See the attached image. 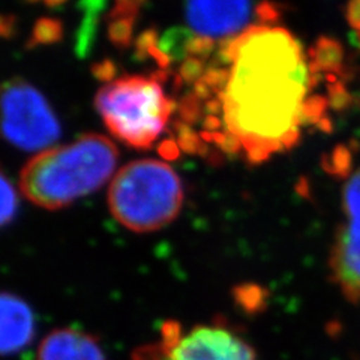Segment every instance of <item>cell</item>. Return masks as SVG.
<instances>
[{"instance_id": "5", "label": "cell", "mask_w": 360, "mask_h": 360, "mask_svg": "<svg viewBox=\"0 0 360 360\" xmlns=\"http://www.w3.org/2000/svg\"><path fill=\"white\" fill-rule=\"evenodd\" d=\"M60 123L49 101L22 78L0 84V139L14 148L41 153L60 137Z\"/></svg>"}, {"instance_id": "12", "label": "cell", "mask_w": 360, "mask_h": 360, "mask_svg": "<svg viewBox=\"0 0 360 360\" xmlns=\"http://www.w3.org/2000/svg\"><path fill=\"white\" fill-rule=\"evenodd\" d=\"M18 194L13 182L0 170V229L5 227L17 215Z\"/></svg>"}, {"instance_id": "9", "label": "cell", "mask_w": 360, "mask_h": 360, "mask_svg": "<svg viewBox=\"0 0 360 360\" xmlns=\"http://www.w3.org/2000/svg\"><path fill=\"white\" fill-rule=\"evenodd\" d=\"M35 336V315L27 302L0 291V356H11L26 348Z\"/></svg>"}, {"instance_id": "3", "label": "cell", "mask_w": 360, "mask_h": 360, "mask_svg": "<svg viewBox=\"0 0 360 360\" xmlns=\"http://www.w3.org/2000/svg\"><path fill=\"white\" fill-rule=\"evenodd\" d=\"M164 82V72L128 74L108 78L98 89L95 105L112 137L137 150L153 148L177 111Z\"/></svg>"}, {"instance_id": "2", "label": "cell", "mask_w": 360, "mask_h": 360, "mask_svg": "<svg viewBox=\"0 0 360 360\" xmlns=\"http://www.w3.org/2000/svg\"><path fill=\"white\" fill-rule=\"evenodd\" d=\"M117 158L116 144L105 135L84 134L29 160L20 173V191L32 205L63 209L115 177Z\"/></svg>"}, {"instance_id": "1", "label": "cell", "mask_w": 360, "mask_h": 360, "mask_svg": "<svg viewBox=\"0 0 360 360\" xmlns=\"http://www.w3.org/2000/svg\"><path fill=\"white\" fill-rule=\"evenodd\" d=\"M320 80L309 54L276 25L255 26L222 44L177 105L179 148L262 164L290 150L324 117L312 98Z\"/></svg>"}, {"instance_id": "13", "label": "cell", "mask_w": 360, "mask_h": 360, "mask_svg": "<svg viewBox=\"0 0 360 360\" xmlns=\"http://www.w3.org/2000/svg\"><path fill=\"white\" fill-rule=\"evenodd\" d=\"M347 21L359 35H360V0L359 2H352L347 5Z\"/></svg>"}, {"instance_id": "11", "label": "cell", "mask_w": 360, "mask_h": 360, "mask_svg": "<svg viewBox=\"0 0 360 360\" xmlns=\"http://www.w3.org/2000/svg\"><path fill=\"white\" fill-rule=\"evenodd\" d=\"M140 4L122 2L116 5V9L111 13L110 37L117 45H128L132 37L134 18L139 13Z\"/></svg>"}, {"instance_id": "4", "label": "cell", "mask_w": 360, "mask_h": 360, "mask_svg": "<svg viewBox=\"0 0 360 360\" xmlns=\"http://www.w3.org/2000/svg\"><path fill=\"white\" fill-rule=\"evenodd\" d=\"M184 200L182 179L174 168L152 158L123 165L108 188L111 215L134 233L167 227L182 210Z\"/></svg>"}, {"instance_id": "8", "label": "cell", "mask_w": 360, "mask_h": 360, "mask_svg": "<svg viewBox=\"0 0 360 360\" xmlns=\"http://www.w3.org/2000/svg\"><path fill=\"white\" fill-rule=\"evenodd\" d=\"M342 205L345 221L336 233L330 269L342 295L360 303V168L347 180Z\"/></svg>"}, {"instance_id": "7", "label": "cell", "mask_w": 360, "mask_h": 360, "mask_svg": "<svg viewBox=\"0 0 360 360\" xmlns=\"http://www.w3.org/2000/svg\"><path fill=\"white\" fill-rule=\"evenodd\" d=\"M279 14L276 5L251 2H191L184 11L186 29L213 44L229 42L255 26L275 25Z\"/></svg>"}, {"instance_id": "10", "label": "cell", "mask_w": 360, "mask_h": 360, "mask_svg": "<svg viewBox=\"0 0 360 360\" xmlns=\"http://www.w3.org/2000/svg\"><path fill=\"white\" fill-rule=\"evenodd\" d=\"M37 360H107L96 338L77 329H56L39 344Z\"/></svg>"}, {"instance_id": "6", "label": "cell", "mask_w": 360, "mask_h": 360, "mask_svg": "<svg viewBox=\"0 0 360 360\" xmlns=\"http://www.w3.org/2000/svg\"><path fill=\"white\" fill-rule=\"evenodd\" d=\"M132 360H257L250 344L221 324H201L185 332L167 321L161 340L132 353Z\"/></svg>"}]
</instances>
